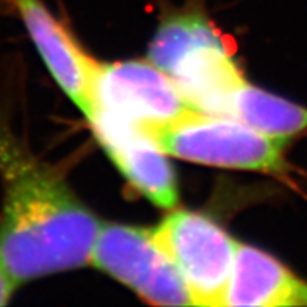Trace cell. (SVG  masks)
Segmentation results:
<instances>
[{
	"mask_svg": "<svg viewBox=\"0 0 307 307\" xmlns=\"http://www.w3.org/2000/svg\"><path fill=\"white\" fill-rule=\"evenodd\" d=\"M224 305H307V282L268 253L237 243Z\"/></svg>",
	"mask_w": 307,
	"mask_h": 307,
	"instance_id": "9c48e42d",
	"label": "cell"
},
{
	"mask_svg": "<svg viewBox=\"0 0 307 307\" xmlns=\"http://www.w3.org/2000/svg\"><path fill=\"white\" fill-rule=\"evenodd\" d=\"M17 285L19 282L13 278V274L8 271L4 260L0 259V305H5L10 302Z\"/></svg>",
	"mask_w": 307,
	"mask_h": 307,
	"instance_id": "8fae6325",
	"label": "cell"
},
{
	"mask_svg": "<svg viewBox=\"0 0 307 307\" xmlns=\"http://www.w3.org/2000/svg\"><path fill=\"white\" fill-rule=\"evenodd\" d=\"M152 232L182 276L193 305H224L238 241L205 215L188 210L171 212Z\"/></svg>",
	"mask_w": 307,
	"mask_h": 307,
	"instance_id": "277c9868",
	"label": "cell"
},
{
	"mask_svg": "<svg viewBox=\"0 0 307 307\" xmlns=\"http://www.w3.org/2000/svg\"><path fill=\"white\" fill-rule=\"evenodd\" d=\"M229 116L279 140L289 141L307 132V107L271 94L248 82L241 83L234 93Z\"/></svg>",
	"mask_w": 307,
	"mask_h": 307,
	"instance_id": "30bf717a",
	"label": "cell"
},
{
	"mask_svg": "<svg viewBox=\"0 0 307 307\" xmlns=\"http://www.w3.org/2000/svg\"><path fill=\"white\" fill-rule=\"evenodd\" d=\"M85 116L107 156L130 185L162 208L176 207V172L157 143L140 127L98 107Z\"/></svg>",
	"mask_w": 307,
	"mask_h": 307,
	"instance_id": "52a82bcc",
	"label": "cell"
},
{
	"mask_svg": "<svg viewBox=\"0 0 307 307\" xmlns=\"http://www.w3.org/2000/svg\"><path fill=\"white\" fill-rule=\"evenodd\" d=\"M89 263L156 305H193L172 260L152 229L101 223Z\"/></svg>",
	"mask_w": 307,
	"mask_h": 307,
	"instance_id": "5b68a950",
	"label": "cell"
},
{
	"mask_svg": "<svg viewBox=\"0 0 307 307\" xmlns=\"http://www.w3.org/2000/svg\"><path fill=\"white\" fill-rule=\"evenodd\" d=\"M147 56L174 82L187 104L202 113L229 116L234 93L246 82L218 32L196 13L165 21Z\"/></svg>",
	"mask_w": 307,
	"mask_h": 307,
	"instance_id": "7a4b0ae2",
	"label": "cell"
},
{
	"mask_svg": "<svg viewBox=\"0 0 307 307\" xmlns=\"http://www.w3.org/2000/svg\"><path fill=\"white\" fill-rule=\"evenodd\" d=\"M93 107L130 122L147 135L193 110L174 82L149 60L96 61L91 80Z\"/></svg>",
	"mask_w": 307,
	"mask_h": 307,
	"instance_id": "8992f818",
	"label": "cell"
},
{
	"mask_svg": "<svg viewBox=\"0 0 307 307\" xmlns=\"http://www.w3.org/2000/svg\"><path fill=\"white\" fill-rule=\"evenodd\" d=\"M22 21L53 80L86 114L96 60L86 55L43 4V0H5Z\"/></svg>",
	"mask_w": 307,
	"mask_h": 307,
	"instance_id": "ba28073f",
	"label": "cell"
},
{
	"mask_svg": "<svg viewBox=\"0 0 307 307\" xmlns=\"http://www.w3.org/2000/svg\"><path fill=\"white\" fill-rule=\"evenodd\" d=\"M0 259L22 284L89 263L101 221L0 116Z\"/></svg>",
	"mask_w": 307,
	"mask_h": 307,
	"instance_id": "6da1fadb",
	"label": "cell"
},
{
	"mask_svg": "<svg viewBox=\"0 0 307 307\" xmlns=\"http://www.w3.org/2000/svg\"><path fill=\"white\" fill-rule=\"evenodd\" d=\"M149 137L166 156L185 162L274 174L287 171L289 141L263 135L232 116L191 110Z\"/></svg>",
	"mask_w": 307,
	"mask_h": 307,
	"instance_id": "3957f363",
	"label": "cell"
}]
</instances>
